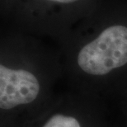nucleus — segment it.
Segmentation results:
<instances>
[{
    "instance_id": "obj_1",
    "label": "nucleus",
    "mask_w": 127,
    "mask_h": 127,
    "mask_svg": "<svg viewBox=\"0 0 127 127\" xmlns=\"http://www.w3.org/2000/svg\"><path fill=\"white\" fill-rule=\"evenodd\" d=\"M78 64L85 73L104 75L127 64V27L106 28L78 53Z\"/></svg>"
},
{
    "instance_id": "obj_2",
    "label": "nucleus",
    "mask_w": 127,
    "mask_h": 127,
    "mask_svg": "<svg viewBox=\"0 0 127 127\" xmlns=\"http://www.w3.org/2000/svg\"><path fill=\"white\" fill-rule=\"evenodd\" d=\"M40 84L31 72L0 65V107L8 110L32 102L37 97Z\"/></svg>"
},
{
    "instance_id": "obj_3",
    "label": "nucleus",
    "mask_w": 127,
    "mask_h": 127,
    "mask_svg": "<svg viewBox=\"0 0 127 127\" xmlns=\"http://www.w3.org/2000/svg\"><path fill=\"white\" fill-rule=\"evenodd\" d=\"M43 127H81L78 121L72 116L55 115L53 116Z\"/></svg>"
},
{
    "instance_id": "obj_4",
    "label": "nucleus",
    "mask_w": 127,
    "mask_h": 127,
    "mask_svg": "<svg viewBox=\"0 0 127 127\" xmlns=\"http://www.w3.org/2000/svg\"><path fill=\"white\" fill-rule=\"evenodd\" d=\"M50 2H60V3H70V2H73L78 0H48Z\"/></svg>"
}]
</instances>
